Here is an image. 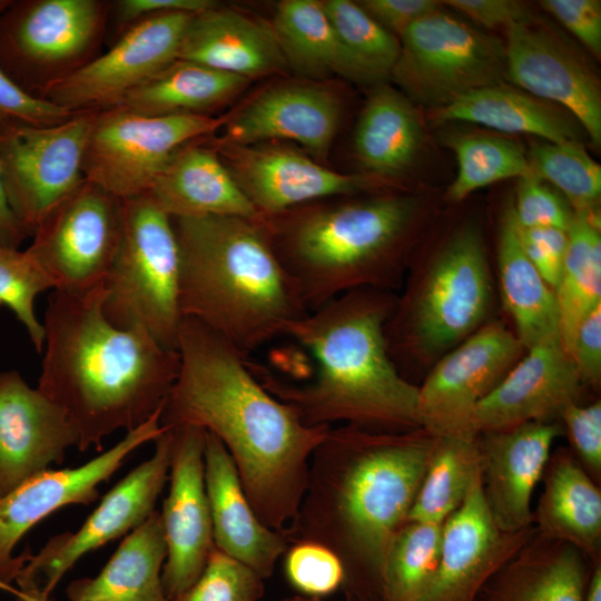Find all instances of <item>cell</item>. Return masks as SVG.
I'll use <instances>...</instances> for the list:
<instances>
[{
  "label": "cell",
  "mask_w": 601,
  "mask_h": 601,
  "mask_svg": "<svg viewBox=\"0 0 601 601\" xmlns=\"http://www.w3.org/2000/svg\"><path fill=\"white\" fill-rule=\"evenodd\" d=\"M283 601H324L322 598L308 597V595H295L292 598L284 599ZM348 601V600H346Z\"/></svg>",
  "instance_id": "cell-58"
},
{
  "label": "cell",
  "mask_w": 601,
  "mask_h": 601,
  "mask_svg": "<svg viewBox=\"0 0 601 601\" xmlns=\"http://www.w3.org/2000/svg\"><path fill=\"white\" fill-rule=\"evenodd\" d=\"M442 524L407 521L387 549L380 601H417L436 569Z\"/></svg>",
  "instance_id": "cell-40"
},
{
  "label": "cell",
  "mask_w": 601,
  "mask_h": 601,
  "mask_svg": "<svg viewBox=\"0 0 601 601\" xmlns=\"http://www.w3.org/2000/svg\"><path fill=\"white\" fill-rule=\"evenodd\" d=\"M109 7L99 0L12 1L0 17V68L39 97L97 57Z\"/></svg>",
  "instance_id": "cell-9"
},
{
  "label": "cell",
  "mask_w": 601,
  "mask_h": 601,
  "mask_svg": "<svg viewBox=\"0 0 601 601\" xmlns=\"http://www.w3.org/2000/svg\"><path fill=\"white\" fill-rule=\"evenodd\" d=\"M97 110L52 126L0 134V170L10 208L28 236L85 179V151Z\"/></svg>",
  "instance_id": "cell-12"
},
{
  "label": "cell",
  "mask_w": 601,
  "mask_h": 601,
  "mask_svg": "<svg viewBox=\"0 0 601 601\" xmlns=\"http://www.w3.org/2000/svg\"><path fill=\"white\" fill-rule=\"evenodd\" d=\"M321 4L344 46L372 78L381 82L391 76L401 52L400 39L357 2L324 0Z\"/></svg>",
  "instance_id": "cell-42"
},
{
  "label": "cell",
  "mask_w": 601,
  "mask_h": 601,
  "mask_svg": "<svg viewBox=\"0 0 601 601\" xmlns=\"http://www.w3.org/2000/svg\"><path fill=\"white\" fill-rule=\"evenodd\" d=\"M104 287L86 295L53 289L45 312L38 390L75 426L86 451L117 430L138 427L162 411L179 354L144 329H121L104 315Z\"/></svg>",
  "instance_id": "cell-3"
},
{
  "label": "cell",
  "mask_w": 601,
  "mask_h": 601,
  "mask_svg": "<svg viewBox=\"0 0 601 601\" xmlns=\"http://www.w3.org/2000/svg\"><path fill=\"white\" fill-rule=\"evenodd\" d=\"M180 253L179 303L243 356L308 313L260 218H171Z\"/></svg>",
  "instance_id": "cell-6"
},
{
  "label": "cell",
  "mask_w": 601,
  "mask_h": 601,
  "mask_svg": "<svg viewBox=\"0 0 601 601\" xmlns=\"http://www.w3.org/2000/svg\"><path fill=\"white\" fill-rule=\"evenodd\" d=\"M563 433L561 422H529L479 434L483 496L500 530L518 532L531 528L533 491L542 479L555 439Z\"/></svg>",
  "instance_id": "cell-24"
},
{
  "label": "cell",
  "mask_w": 601,
  "mask_h": 601,
  "mask_svg": "<svg viewBox=\"0 0 601 601\" xmlns=\"http://www.w3.org/2000/svg\"><path fill=\"white\" fill-rule=\"evenodd\" d=\"M424 215L414 195L333 197L260 217L307 313L352 290L394 292Z\"/></svg>",
  "instance_id": "cell-5"
},
{
  "label": "cell",
  "mask_w": 601,
  "mask_h": 601,
  "mask_svg": "<svg viewBox=\"0 0 601 601\" xmlns=\"http://www.w3.org/2000/svg\"><path fill=\"white\" fill-rule=\"evenodd\" d=\"M424 141L423 122L413 102L380 83L358 118L353 149L366 175L388 184L410 170Z\"/></svg>",
  "instance_id": "cell-31"
},
{
  "label": "cell",
  "mask_w": 601,
  "mask_h": 601,
  "mask_svg": "<svg viewBox=\"0 0 601 601\" xmlns=\"http://www.w3.org/2000/svg\"><path fill=\"white\" fill-rule=\"evenodd\" d=\"M73 114L46 99L26 92L0 68V134L19 126L57 125Z\"/></svg>",
  "instance_id": "cell-47"
},
{
  "label": "cell",
  "mask_w": 601,
  "mask_h": 601,
  "mask_svg": "<svg viewBox=\"0 0 601 601\" xmlns=\"http://www.w3.org/2000/svg\"><path fill=\"white\" fill-rule=\"evenodd\" d=\"M396 293L362 288L331 300L289 324L285 335L316 362L315 376L289 382L247 358L262 385L308 426L338 423L374 432L421 428L418 386L393 363L385 324Z\"/></svg>",
  "instance_id": "cell-4"
},
{
  "label": "cell",
  "mask_w": 601,
  "mask_h": 601,
  "mask_svg": "<svg viewBox=\"0 0 601 601\" xmlns=\"http://www.w3.org/2000/svg\"><path fill=\"white\" fill-rule=\"evenodd\" d=\"M401 52L391 76L406 97L430 109L505 81V46L440 8L412 23L398 38Z\"/></svg>",
  "instance_id": "cell-10"
},
{
  "label": "cell",
  "mask_w": 601,
  "mask_h": 601,
  "mask_svg": "<svg viewBox=\"0 0 601 601\" xmlns=\"http://www.w3.org/2000/svg\"><path fill=\"white\" fill-rule=\"evenodd\" d=\"M14 601H49L47 598H42L40 595L30 593V592H23L20 590H16L14 592Z\"/></svg>",
  "instance_id": "cell-57"
},
{
  "label": "cell",
  "mask_w": 601,
  "mask_h": 601,
  "mask_svg": "<svg viewBox=\"0 0 601 601\" xmlns=\"http://www.w3.org/2000/svg\"><path fill=\"white\" fill-rule=\"evenodd\" d=\"M264 591V579L214 546L199 578L169 601H258Z\"/></svg>",
  "instance_id": "cell-44"
},
{
  "label": "cell",
  "mask_w": 601,
  "mask_h": 601,
  "mask_svg": "<svg viewBox=\"0 0 601 601\" xmlns=\"http://www.w3.org/2000/svg\"><path fill=\"white\" fill-rule=\"evenodd\" d=\"M457 161L446 199L457 204L475 190L503 179L531 175L528 157L514 140L483 131H452L443 136Z\"/></svg>",
  "instance_id": "cell-39"
},
{
  "label": "cell",
  "mask_w": 601,
  "mask_h": 601,
  "mask_svg": "<svg viewBox=\"0 0 601 601\" xmlns=\"http://www.w3.org/2000/svg\"><path fill=\"white\" fill-rule=\"evenodd\" d=\"M53 285L27 250L0 247V305L7 306L26 327L38 353L45 345V327L35 313L36 297Z\"/></svg>",
  "instance_id": "cell-43"
},
{
  "label": "cell",
  "mask_w": 601,
  "mask_h": 601,
  "mask_svg": "<svg viewBox=\"0 0 601 601\" xmlns=\"http://www.w3.org/2000/svg\"><path fill=\"white\" fill-rule=\"evenodd\" d=\"M513 207L521 228L553 227L568 230L574 216L564 197L532 175L519 179Z\"/></svg>",
  "instance_id": "cell-46"
},
{
  "label": "cell",
  "mask_w": 601,
  "mask_h": 601,
  "mask_svg": "<svg viewBox=\"0 0 601 601\" xmlns=\"http://www.w3.org/2000/svg\"><path fill=\"white\" fill-rule=\"evenodd\" d=\"M270 23L287 67L305 79L339 76L357 83H376L344 46L321 1H280Z\"/></svg>",
  "instance_id": "cell-32"
},
{
  "label": "cell",
  "mask_w": 601,
  "mask_h": 601,
  "mask_svg": "<svg viewBox=\"0 0 601 601\" xmlns=\"http://www.w3.org/2000/svg\"><path fill=\"white\" fill-rule=\"evenodd\" d=\"M505 81L551 104L562 106L601 144V86L579 53L535 20L506 29Z\"/></svg>",
  "instance_id": "cell-20"
},
{
  "label": "cell",
  "mask_w": 601,
  "mask_h": 601,
  "mask_svg": "<svg viewBox=\"0 0 601 601\" xmlns=\"http://www.w3.org/2000/svg\"><path fill=\"white\" fill-rule=\"evenodd\" d=\"M341 119V101L318 81L273 83L228 112L215 141L250 145L293 140L316 161H326Z\"/></svg>",
  "instance_id": "cell-22"
},
{
  "label": "cell",
  "mask_w": 601,
  "mask_h": 601,
  "mask_svg": "<svg viewBox=\"0 0 601 601\" xmlns=\"http://www.w3.org/2000/svg\"><path fill=\"white\" fill-rule=\"evenodd\" d=\"M205 489L215 546L268 579L289 542L280 531L266 526L256 515L224 444L206 431Z\"/></svg>",
  "instance_id": "cell-26"
},
{
  "label": "cell",
  "mask_w": 601,
  "mask_h": 601,
  "mask_svg": "<svg viewBox=\"0 0 601 601\" xmlns=\"http://www.w3.org/2000/svg\"><path fill=\"white\" fill-rule=\"evenodd\" d=\"M526 157L531 175L553 185L574 213L600 216L601 166L580 141L533 142Z\"/></svg>",
  "instance_id": "cell-41"
},
{
  "label": "cell",
  "mask_w": 601,
  "mask_h": 601,
  "mask_svg": "<svg viewBox=\"0 0 601 601\" xmlns=\"http://www.w3.org/2000/svg\"><path fill=\"white\" fill-rule=\"evenodd\" d=\"M496 265L501 300L524 348L561 345L555 294L524 253L513 197L500 216Z\"/></svg>",
  "instance_id": "cell-29"
},
{
  "label": "cell",
  "mask_w": 601,
  "mask_h": 601,
  "mask_svg": "<svg viewBox=\"0 0 601 601\" xmlns=\"http://www.w3.org/2000/svg\"><path fill=\"white\" fill-rule=\"evenodd\" d=\"M227 117H151L119 106L97 110L85 151V179L121 200L145 195L180 147L220 130Z\"/></svg>",
  "instance_id": "cell-11"
},
{
  "label": "cell",
  "mask_w": 601,
  "mask_h": 601,
  "mask_svg": "<svg viewBox=\"0 0 601 601\" xmlns=\"http://www.w3.org/2000/svg\"><path fill=\"white\" fill-rule=\"evenodd\" d=\"M209 145L217 151L259 217L390 185L366 174L331 170L282 141L234 145L213 139Z\"/></svg>",
  "instance_id": "cell-17"
},
{
  "label": "cell",
  "mask_w": 601,
  "mask_h": 601,
  "mask_svg": "<svg viewBox=\"0 0 601 601\" xmlns=\"http://www.w3.org/2000/svg\"><path fill=\"white\" fill-rule=\"evenodd\" d=\"M442 3L489 29H508L513 24L535 20L530 8L515 0H446Z\"/></svg>",
  "instance_id": "cell-52"
},
{
  "label": "cell",
  "mask_w": 601,
  "mask_h": 601,
  "mask_svg": "<svg viewBox=\"0 0 601 601\" xmlns=\"http://www.w3.org/2000/svg\"><path fill=\"white\" fill-rule=\"evenodd\" d=\"M180 253L173 220L147 195L122 200L118 248L104 284L101 309L121 329H144L177 351L183 322Z\"/></svg>",
  "instance_id": "cell-8"
},
{
  "label": "cell",
  "mask_w": 601,
  "mask_h": 601,
  "mask_svg": "<svg viewBox=\"0 0 601 601\" xmlns=\"http://www.w3.org/2000/svg\"><path fill=\"white\" fill-rule=\"evenodd\" d=\"M179 371L162 406L165 427L195 425L225 446L258 519L283 531L305 493L309 461L331 426L305 425L270 394L227 339L184 317Z\"/></svg>",
  "instance_id": "cell-1"
},
{
  "label": "cell",
  "mask_w": 601,
  "mask_h": 601,
  "mask_svg": "<svg viewBox=\"0 0 601 601\" xmlns=\"http://www.w3.org/2000/svg\"><path fill=\"white\" fill-rule=\"evenodd\" d=\"M167 544L161 514L154 511L119 544L95 578L72 581L69 601H167L161 583Z\"/></svg>",
  "instance_id": "cell-34"
},
{
  "label": "cell",
  "mask_w": 601,
  "mask_h": 601,
  "mask_svg": "<svg viewBox=\"0 0 601 601\" xmlns=\"http://www.w3.org/2000/svg\"><path fill=\"white\" fill-rule=\"evenodd\" d=\"M560 422H562L564 433H568L579 463L591 477L599 479L601 474L600 400L585 406L579 403L570 405L563 412Z\"/></svg>",
  "instance_id": "cell-48"
},
{
  "label": "cell",
  "mask_w": 601,
  "mask_h": 601,
  "mask_svg": "<svg viewBox=\"0 0 601 601\" xmlns=\"http://www.w3.org/2000/svg\"><path fill=\"white\" fill-rule=\"evenodd\" d=\"M161 411L126 433L115 446L75 469L48 470L0 499V589L14 592L21 569L32 554L13 556L20 539L39 521L69 504H90L107 481L137 447L155 441L165 430Z\"/></svg>",
  "instance_id": "cell-18"
},
{
  "label": "cell",
  "mask_w": 601,
  "mask_h": 601,
  "mask_svg": "<svg viewBox=\"0 0 601 601\" xmlns=\"http://www.w3.org/2000/svg\"><path fill=\"white\" fill-rule=\"evenodd\" d=\"M520 238L525 255L554 290L568 247V233L553 227L521 228Z\"/></svg>",
  "instance_id": "cell-50"
},
{
  "label": "cell",
  "mask_w": 601,
  "mask_h": 601,
  "mask_svg": "<svg viewBox=\"0 0 601 601\" xmlns=\"http://www.w3.org/2000/svg\"><path fill=\"white\" fill-rule=\"evenodd\" d=\"M387 31L400 38L416 20L440 8L434 0H363L357 2Z\"/></svg>",
  "instance_id": "cell-53"
},
{
  "label": "cell",
  "mask_w": 601,
  "mask_h": 601,
  "mask_svg": "<svg viewBox=\"0 0 601 601\" xmlns=\"http://www.w3.org/2000/svg\"><path fill=\"white\" fill-rule=\"evenodd\" d=\"M177 59L250 80L282 73L288 68L272 23L219 4L191 17Z\"/></svg>",
  "instance_id": "cell-27"
},
{
  "label": "cell",
  "mask_w": 601,
  "mask_h": 601,
  "mask_svg": "<svg viewBox=\"0 0 601 601\" xmlns=\"http://www.w3.org/2000/svg\"><path fill=\"white\" fill-rule=\"evenodd\" d=\"M78 433L66 413L14 370L0 373V499L61 464Z\"/></svg>",
  "instance_id": "cell-23"
},
{
  "label": "cell",
  "mask_w": 601,
  "mask_h": 601,
  "mask_svg": "<svg viewBox=\"0 0 601 601\" xmlns=\"http://www.w3.org/2000/svg\"><path fill=\"white\" fill-rule=\"evenodd\" d=\"M122 224V200L83 181L38 225L26 249L53 289L86 295L104 287Z\"/></svg>",
  "instance_id": "cell-13"
},
{
  "label": "cell",
  "mask_w": 601,
  "mask_h": 601,
  "mask_svg": "<svg viewBox=\"0 0 601 601\" xmlns=\"http://www.w3.org/2000/svg\"><path fill=\"white\" fill-rule=\"evenodd\" d=\"M147 195L171 218H259L217 151L199 139L184 145L173 155Z\"/></svg>",
  "instance_id": "cell-28"
},
{
  "label": "cell",
  "mask_w": 601,
  "mask_h": 601,
  "mask_svg": "<svg viewBox=\"0 0 601 601\" xmlns=\"http://www.w3.org/2000/svg\"><path fill=\"white\" fill-rule=\"evenodd\" d=\"M477 437H433L425 473L406 522L442 524L461 506L481 474Z\"/></svg>",
  "instance_id": "cell-38"
},
{
  "label": "cell",
  "mask_w": 601,
  "mask_h": 601,
  "mask_svg": "<svg viewBox=\"0 0 601 601\" xmlns=\"http://www.w3.org/2000/svg\"><path fill=\"white\" fill-rule=\"evenodd\" d=\"M11 3V0H0V17L4 13V11L10 7Z\"/></svg>",
  "instance_id": "cell-59"
},
{
  "label": "cell",
  "mask_w": 601,
  "mask_h": 601,
  "mask_svg": "<svg viewBox=\"0 0 601 601\" xmlns=\"http://www.w3.org/2000/svg\"><path fill=\"white\" fill-rule=\"evenodd\" d=\"M169 428L173 431L170 485L160 512L167 544L161 572L167 601L193 585L215 546L205 489L206 430L195 425Z\"/></svg>",
  "instance_id": "cell-19"
},
{
  "label": "cell",
  "mask_w": 601,
  "mask_h": 601,
  "mask_svg": "<svg viewBox=\"0 0 601 601\" xmlns=\"http://www.w3.org/2000/svg\"><path fill=\"white\" fill-rule=\"evenodd\" d=\"M570 358L583 385L599 387L601 382V305L580 323Z\"/></svg>",
  "instance_id": "cell-51"
},
{
  "label": "cell",
  "mask_w": 601,
  "mask_h": 601,
  "mask_svg": "<svg viewBox=\"0 0 601 601\" xmlns=\"http://www.w3.org/2000/svg\"><path fill=\"white\" fill-rule=\"evenodd\" d=\"M436 122L465 121L509 134H529L549 142L580 141V124L554 104L508 82L473 90L434 110Z\"/></svg>",
  "instance_id": "cell-33"
},
{
  "label": "cell",
  "mask_w": 601,
  "mask_h": 601,
  "mask_svg": "<svg viewBox=\"0 0 601 601\" xmlns=\"http://www.w3.org/2000/svg\"><path fill=\"white\" fill-rule=\"evenodd\" d=\"M432 443L422 428L339 425L314 451L297 514L282 532L289 545L318 543L339 559L348 601H380L383 562L407 520Z\"/></svg>",
  "instance_id": "cell-2"
},
{
  "label": "cell",
  "mask_w": 601,
  "mask_h": 601,
  "mask_svg": "<svg viewBox=\"0 0 601 601\" xmlns=\"http://www.w3.org/2000/svg\"><path fill=\"white\" fill-rule=\"evenodd\" d=\"M568 247L554 289L560 342L570 356L580 323L601 305L600 216L574 213Z\"/></svg>",
  "instance_id": "cell-37"
},
{
  "label": "cell",
  "mask_w": 601,
  "mask_h": 601,
  "mask_svg": "<svg viewBox=\"0 0 601 601\" xmlns=\"http://www.w3.org/2000/svg\"><path fill=\"white\" fill-rule=\"evenodd\" d=\"M534 522L541 538L565 542L597 559L601 542V492L579 461L559 449L546 463Z\"/></svg>",
  "instance_id": "cell-30"
},
{
  "label": "cell",
  "mask_w": 601,
  "mask_h": 601,
  "mask_svg": "<svg viewBox=\"0 0 601 601\" xmlns=\"http://www.w3.org/2000/svg\"><path fill=\"white\" fill-rule=\"evenodd\" d=\"M28 237L13 215L6 195L0 170V247L18 248Z\"/></svg>",
  "instance_id": "cell-55"
},
{
  "label": "cell",
  "mask_w": 601,
  "mask_h": 601,
  "mask_svg": "<svg viewBox=\"0 0 601 601\" xmlns=\"http://www.w3.org/2000/svg\"><path fill=\"white\" fill-rule=\"evenodd\" d=\"M540 6L565 27L595 58L601 56L600 0H543Z\"/></svg>",
  "instance_id": "cell-49"
},
{
  "label": "cell",
  "mask_w": 601,
  "mask_h": 601,
  "mask_svg": "<svg viewBox=\"0 0 601 601\" xmlns=\"http://www.w3.org/2000/svg\"><path fill=\"white\" fill-rule=\"evenodd\" d=\"M194 14L166 12L134 22L108 51L50 85L39 97L71 112L118 106L131 90L177 59Z\"/></svg>",
  "instance_id": "cell-16"
},
{
  "label": "cell",
  "mask_w": 601,
  "mask_h": 601,
  "mask_svg": "<svg viewBox=\"0 0 601 601\" xmlns=\"http://www.w3.org/2000/svg\"><path fill=\"white\" fill-rule=\"evenodd\" d=\"M250 81L201 63L175 59L126 95L118 106L151 117L211 116V111L235 99Z\"/></svg>",
  "instance_id": "cell-35"
},
{
  "label": "cell",
  "mask_w": 601,
  "mask_h": 601,
  "mask_svg": "<svg viewBox=\"0 0 601 601\" xmlns=\"http://www.w3.org/2000/svg\"><path fill=\"white\" fill-rule=\"evenodd\" d=\"M584 601H601V568L599 563L591 571Z\"/></svg>",
  "instance_id": "cell-56"
},
{
  "label": "cell",
  "mask_w": 601,
  "mask_h": 601,
  "mask_svg": "<svg viewBox=\"0 0 601 601\" xmlns=\"http://www.w3.org/2000/svg\"><path fill=\"white\" fill-rule=\"evenodd\" d=\"M545 550L525 546L485 584L476 601H584L590 574L583 553L552 541Z\"/></svg>",
  "instance_id": "cell-36"
},
{
  "label": "cell",
  "mask_w": 601,
  "mask_h": 601,
  "mask_svg": "<svg viewBox=\"0 0 601 601\" xmlns=\"http://www.w3.org/2000/svg\"><path fill=\"white\" fill-rule=\"evenodd\" d=\"M504 322L491 319L440 357L418 386L421 428L433 437L475 439L474 412L524 355Z\"/></svg>",
  "instance_id": "cell-14"
},
{
  "label": "cell",
  "mask_w": 601,
  "mask_h": 601,
  "mask_svg": "<svg viewBox=\"0 0 601 601\" xmlns=\"http://www.w3.org/2000/svg\"><path fill=\"white\" fill-rule=\"evenodd\" d=\"M530 533L531 528L504 532L496 526L477 475L464 502L443 522L439 562L417 601H476L490 579L526 545Z\"/></svg>",
  "instance_id": "cell-21"
},
{
  "label": "cell",
  "mask_w": 601,
  "mask_h": 601,
  "mask_svg": "<svg viewBox=\"0 0 601 601\" xmlns=\"http://www.w3.org/2000/svg\"><path fill=\"white\" fill-rule=\"evenodd\" d=\"M155 443L154 455L119 481L77 532L58 534L38 554L30 555L16 579L18 590L49 599L82 555L130 533L150 516L168 480L171 428L165 427Z\"/></svg>",
  "instance_id": "cell-15"
},
{
  "label": "cell",
  "mask_w": 601,
  "mask_h": 601,
  "mask_svg": "<svg viewBox=\"0 0 601 601\" xmlns=\"http://www.w3.org/2000/svg\"><path fill=\"white\" fill-rule=\"evenodd\" d=\"M215 4L217 2L211 0H119L116 1L115 12L117 22L127 28L149 16L166 12L198 13Z\"/></svg>",
  "instance_id": "cell-54"
},
{
  "label": "cell",
  "mask_w": 601,
  "mask_h": 601,
  "mask_svg": "<svg viewBox=\"0 0 601 601\" xmlns=\"http://www.w3.org/2000/svg\"><path fill=\"white\" fill-rule=\"evenodd\" d=\"M288 582L303 595L323 598L343 587L344 568L327 548L309 541L289 545L284 554Z\"/></svg>",
  "instance_id": "cell-45"
},
{
  "label": "cell",
  "mask_w": 601,
  "mask_h": 601,
  "mask_svg": "<svg viewBox=\"0 0 601 601\" xmlns=\"http://www.w3.org/2000/svg\"><path fill=\"white\" fill-rule=\"evenodd\" d=\"M385 324L388 354L401 373L431 367L490 321L494 285L481 226L452 227L412 258Z\"/></svg>",
  "instance_id": "cell-7"
},
{
  "label": "cell",
  "mask_w": 601,
  "mask_h": 601,
  "mask_svg": "<svg viewBox=\"0 0 601 601\" xmlns=\"http://www.w3.org/2000/svg\"><path fill=\"white\" fill-rule=\"evenodd\" d=\"M583 383L560 344L525 349L500 384L479 403L476 432H496L529 422H560L579 403Z\"/></svg>",
  "instance_id": "cell-25"
}]
</instances>
